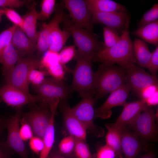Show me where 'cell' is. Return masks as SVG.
<instances>
[{
  "label": "cell",
  "instance_id": "cell-1",
  "mask_svg": "<svg viewBox=\"0 0 158 158\" xmlns=\"http://www.w3.org/2000/svg\"><path fill=\"white\" fill-rule=\"evenodd\" d=\"M128 24L121 33L119 40L114 45L104 48L95 53L92 61L114 64L126 67L137 63Z\"/></svg>",
  "mask_w": 158,
  "mask_h": 158
},
{
  "label": "cell",
  "instance_id": "cell-2",
  "mask_svg": "<svg viewBox=\"0 0 158 158\" xmlns=\"http://www.w3.org/2000/svg\"><path fill=\"white\" fill-rule=\"evenodd\" d=\"M95 73V101L111 93L126 82L124 67L102 63Z\"/></svg>",
  "mask_w": 158,
  "mask_h": 158
},
{
  "label": "cell",
  "instance_id": "cell-3",
  "mask_svg": "<svg viewBox=\"0 0 158 158\" xmlns=\"http://www.w3.org/2000/svg\"><path fill=\"white\" fill-rule=\"evenodd\" d=\"M65 30L73 37L77 52L85 58L91 61L95 54L104 48L94 33L84 28L75 26L68 17L63 22Z\"/></svg>",
  "mask_w": 158,
  "mask_h": 158
},
{
  "label": "cell",
  "instance_id": "cell-4",
  "mask_svg": "<svg viewBox=\"0 0 158 158\" xmlns=\"http://www.w3.org/2000/svg\"><path fill=\"white\" fill-rule=\"evenodd\" d=\"M76 63L72 71L73 80L71 86L73 91L77 92L82 97L89 94L95 95V73L92 61L77 52L75 58Z\"/></svg>",
  "mask_w": 158,
  "mask_h": 158
},
{
  "label": "cell",
  "instance_id": "cell-5",
  "mask_svg": "<svg viewBox=\"0 0 158 158\" xmlns=\"http://www.w3.org/2000/svg\"><path fill=\"white\" fill-rule=\"evenodd\" d=\"M41 59L33 54L19 59L14 68L4 75L7 83L27 93H30L28 77L29 72L39 68Z\"/></svg>",
  "mask_w": 158,
  "mask_h": 158
},
{
  "label": "cell",
  "instance_id": "cell-6",
  "mask_svg": "<svg viewBox=\"0 0 158 158\" xmlns=\"http://www.w3.org/2000/svg\"><path fill=\"white\" fill-rule=\"evenodd\" d=\"M95 96L89 94L82 97L76 105L71 108V111L77 119L94 136L100 138L104 135L105 130L94 122L95 102Z\"/></svg>",
  "mask_w": 158,
  "mask_h": 158
},
{
  "label": "cell",
  "instance_id": "cell-7",
  "mask_svg": "<svg viewBox=\"0 0 158 158\" xmlns=\"http://www.w3.org/2000/svg\"><path fill=\"white\" fill-rule=\"evenodd\" d=\"M156 114L148 107L126 128L132 130L143 141H155L157 140Z\"/></svg>",
  "mask_w": 158,
  "mask_h": 158
},
{
  "label": "cell",
  "instance_id": "cell-8",
  "mask_svg": "<svg viewBox=\"0 0 158 158\" xmlns=\"http://www.w3.org/2000/svg\"><path fill=\"white\" fill-rule=\"evenodd\" d=\"M37 95L41 97L42 103L48 104L52 99L58 97L61 99H66L70 97L73 91L71 86L63 80L51 77H46L40 85L33 86Z\"/></svg>",
  "mask_w": 158,
  "mask_h": 158
},
{
  "label": "cell",
  "instance_id": "cell-9",
  "mask_svg": "<svg viewBox=\"0 0 158 158\" xmlns=\"http://www.w3.org/2000/svg\"><path fill=\"white\" fill-rule=\"evenodd\" d=\"M62 2L64 8L69 12L70 19L73 25L94 33L92 14L85 0H65Z\"/></svg>",
  "mask_w": 158,
  "mask_h": 158
},
{
  "label": "cell",
  "instance_id": "cell-10",
  "mask_svg": "<svg viewBox=\"0 0 158 158\" xmlns=\"http://www.w3.org/2000/svg\"><path fill=\"white\" fill-rule=\"evenodd\" d=\"M21 113V107L18 108L16 114L6 121V126L8 135L6 143L21 158H29L27 150L19 132V122Z\"/></svg>",
  "mask_w": 158,
  "mask_h": 158
},
{
  "label": "cell",
  "instance_id": "cell-11",
  "mask_svg": "<svg viewBox=\"0 0 158 158\" xmlns=\"http://www.w3.org/2000/svg\"><path fill=\"white\" fill-rule=\"evenodd\" d=\"M63 3L56 5L54 15L51 20L48 23H44L42 24L41 29L38 32L36 44V50L38 55L48 50L49 38L53 29L63 23L68 17L64 11Z\"/></svg>",
  "mask_w": 158,
  "mask_h": 158
},
{
  "label": "cell",
  "instance_id": "cell-12",
  "mask_svg": "<svg viewBox=\"0 0 158 158\" xmlns=\"http://www.w3.org/2000/svg\"><path fill=\"white\" fill-rule=\"evenodd\" d=\"M51 115L48 104L41 103V105L37 109L26 114L23 119L30 126L35 136L43 139Z\"/></svg>",
  "mask_w": 158,
  "mask_h": 158
},
{
  "label": "cell",
  "instance_id": "cell-13",
  "mask_svg": "<svg viewBox=\"0 0 158 158\" xmlns=\"http://www.w3.org/2000/svg\"><path fill=\"white\" fill-rule=\"evenodd\" d=\"M0 97L8 105L18 108L28 104L42 102L40 95L25 92L7 83L0 87Z\"/></svg>",
  "mask_w": 158,
  "mask_h": 158
},
{
  "label": "cell",
  "instance_id": "cell-14",
  "mask_svg": "<svg viewBox=\"0 0 158 158\" xmlns=\"http://www.w3.org/2000/svg\"><path fill=\"white\" fill-rule=\"evenodd\" d=\"M124 68L126 83L130 87L131 91L138 96L144 88L152 85L158 84L156 76L149 74L134 64Z\"/></svg>",
  "mask_w": 158,
  "mask_h": 158
},
{
  "label": "cell",
  "instance_id": "cell-15",
  "mask_svg": "<svg viewBox=\"0 0 158 158\" xmlns=\"http://www.w3.org/2000/svg\"><path fill=\"white\" fill-rule=\"evenodd\" d=\"M131 89L126 83L110 93L103 104L95 109L94 119H107L112 114L111 109L118 106H124Z\"/></svg>",
  "mask_w": 158,
  "mask_h": 158
},
{
  "label": "cell",
  "instance_id": "cell-16",
  "mask_svg": "<svg viewBox=\"0 0 158 158\" xmlns=\"http://www.w3.org/2000/svg\"><path fill=\"white\" fill-rule=\"evenodd\" d=\"M130 18L125 11L97 13L92 14L93 24L100 23L113 28L119 33L129 24Z\"/></svg>",
  "mask_w": 158,
  "mask_h": 158
},
{
  "label": "cell",
  "instance_id": "cell-17",
  "mask_svg": "<svg viewBox=\"0 0 158 158\" xmlns=\"http://www.w3.org/2000/svg\"><path fill=\"white\" fill-rule=\"evenodd\" d=\"M60 100L59 104L65 129L70 135L86 140L87 129L73 114L66 99Z\"/></svg>",
  "mask_w": 158,
  "mask_h": 158
},
{
  "label": "cell",
  "instance_id": "cell-18",
  "mask_svg": "<svg viewBox=\"0 0 158 158\" xmlns=\"http://www.w3.org/2000/svg\"><path fill=\"white\" fill-rule=\"evenodd\" d=\"M148 107L140 99L135 102L126 103L116 122L109 124L112 127L119 130L126 128Z\"/></svg>",
  "mask_w": 158,
  "mask_h": 158
},
{
  "label": "cell",
  "instance_id": "cell-19",
  "mask_svg": "<svg viewBox=\"0 0 158 158\" xmlns=\"http://www.w3.org/2000/svg\"><path fill=\"white\" fill-rule=\"evenodd\" d=\"M120 130L123 153L126 158H137L143 148L141 140L134 132L126 128Z\"/></svg>",
  "mask_w": 158,
  "mask_h": 158
},
{
  "label": "cell",
  "instance_id": "cell-20",
  "mask_svg": "<svg viewBox=\"0 0 158 158\" xmlns=\"http://www.w3.org/2000/svg\"><path fill=\"white\" fill-rule=\"evenodd\" d=\"M60 101L59 98L55 97L48 103L51 112V117L43 138L44 146L40 153L39 158H47L51 150L54 141V117Z\"/></svg>",
  "mask_w": 158,
  "mask_h": 158
},
{
  "label": "cell",
  "instance_id": "cell-21",
  "mask_svg": "<svg viewBox=\"0 0 158 158\" xmlns=\"http://www.w3.org/2000/svg\"><path fill=\"white\" fill-rule=\"evenodd\" d=\"M11 43L17 51L19 58L26 55L33 54L36 50V44L34 43L20 28L17 27Z\"/></svg>",
  "mask_w": 158,
  "mask_h": 158
},
{
  "label": "cell",
  "instance_id": "cell-22",
  "mask_svg": "<svg viewBox=\"0 0 158 158\" xmlns=\"http://www.w3.org/2000/svg\"><path fill=\"white\" fill-rule=\"evenodd\" d=\"M38 12L35 5L33 4L29 10L22 17L23 25L21 29L26 35L35 44H36L38 32L36 30Z\"/></svg>",
  "mask_w": 158,
  "mask_h": 158
},
{
  "label": "cell",
  "instance_id": "cell-23",
  "mask_svg": "<svg viewBox=\"0 0 158 158\" xmlns=\"http://www.w3.org/2000/svg\"><path fill=\"white\" fill-rule=\"evenodd\" d=\"M89 9L92 14L113 11H126L122 4L111 0H85Z\"/></svg>",
  "mask_w": 158,
  "mask_h": 158
},
{
  "label": "cell",
  "instance_id": "cell-24",
  "mask_svg": "<svg viewBox=\"0 0 158 158\" xmlns=\"http://www.w3.org/2000/svg\"><path fill=\"white\" fill-rule=\"evenodd\" d=\"M71 36L70 33L68 31L61 29L59 25L56 26L49 35L48 50L59 53Z\"/></svg>",
  "mask_w": 158,
  "mask_h": 158
},
{
  "label": "cell",
  "instance_id": "cell-25",
  "mask_svg": "<svg viewBox=\"0 0 158 158\" xmlns=\"http://www.w3.org/2000/svg\"><path fill=\"white\" fill-rule=\"evenodd\" d=\"M132 34L145 42L158 46V20L138 28L132 32Z\"/></svg>",
  "mask_w": 158,
  "mask_h": 158
},
{
  "label": "cell",
  "instance_id": "cell-26",
  "mask_svg": "<svg viewBox=\"0 0 158 158\" xmlns=\"http://www.w3.org/2000/svg\"><path fill=\"white\" fill-rule=\"evenodd\" d=\"M19 59V55L11 42L4 49L0 57L4 75L14 68Z\"/></svg>",
  "mask_w": 158,
  "mask_h": 158
},
{
  "label": "cell",
  "instance_id": "cell-27",
  "mask_svg": "<svg viewBox=\"0 0 158 158\" xmlns=\"http://www.w3.org/2000/svg\"><path fill=\"white\" fill-rule=\"evenodd\" d=\"M105 126L107 130L105 137L106 144L114 150L116 158H123L120 130L114 128L109 124H105Z\"/></svg>",
  "mask_w": 158,
  "mask_h": 158
},
{
  "label": "cell",
  "instance_id": "cell-28",
  "mask_svg": "<svg viewBox=\"0 0 158 158\" xmlns=\"http://www.w3.org/2000/svg\"><path fill=\"white\" fill-rule=\"evenodd\" d=\"M133 44L137 63L146 68L152 55L148 45L145 42L138 38L134 40Z\"/></svg>",
  "mask_w": 158,
  "mask_h": 158
},
{
  "label": "cell",
  "instance_id": "cell-29",
  "mask_svg": "<svg viewBox=\"0 0 158 158\" xmlns=\"http://www.w3.org/2000/svg\"><path fill=\"white\" fill-rule=\"evenodd\" d=\"M76 138L69 135L63 138L59 145V151L65 157L71 158L74 154Z\"/></svg>",
  "mask_w": 158,
  "mask_h": 158
},
{
  "label": "cell",
  "instance_id": "cell-30",
  "mask_svg": "<svg viewBox=\"0 0 158 158\" xmlns=\"http://www.w3.org/2000/svg\"><path fill=\"white\" fill-rule=\"evenodd\" d=\"M116 30L104 26L103 28V35L104 48H109L115 44L120 39V35Z\"/></svg>",
  "mask_w": 158,
  "mask_h": 158
},
{
  "label": "cell",
  "instance_id": "cell-31",
  "mask_svg": "<svg viewBox=\"0 0 158 158\" xmlns=\"http://www.w3.org/2000/svg\"><path fill=\"white\" fill-rule=\"evenodd\" d=\"M41 59L40 70L46 71L50 67L59 62L58 53L48 50Z\"/></svg>",
  "mask_w": 158,
  "mask_h": 158
},
{
  "label": "cell",
  "instance_id": "cell-32",
  "mask_svg": "<svg viewBox=\"0 0 158 158\" xmlns=\"http://www.w3.org/2000/svg\"><path fill=\"white\" fill-rule=\"evenodd\" d=\"M74 154L76 158H94L86 140L76 138Z\"/></svg>",
  "mask_w": 158,
  "mask_h": 158
},
{
  "label": "cell",
  "instance_id": "cell-33",
  "mask_svg": "<svg viewBox=\"0 0 158 158\" xmlns=\"http://www.w3.org/2000/svg\"><path fill=\"white\" fill-rule=\"evenodd\" d=\"M55 0H43L41 3V10L38 12V19L44 20L49 18L54 11L56 6Z\"/></svg>",
  "mask_w": 158,
  "mask_h": 158
},
{
  "label": "cell",
  "instance_id": "cell-34",
  "mask_svg": "<svg viewBox=\"0 0 158 158\" xmlns=\"http://www.w3.org/2000/svg\"><path fill=\"white\" fill-rule=\"evenodd\" d=\"M77 50L74 45L64 47L58 53L59 62L62 65H66L75 58Z\"/></svg>",
  "mask_w": 158,
  "mask_h": 158
},
{
  "label": "cell",
  "instance_id": "cell-35",
  "mask_svg": "<svg viewBox=\"0 0 158 158\" xmlns=\"http://www.w3.org/2000/svg\"><path fill=\"white\" fill-rule=\"evenodd\" d=\"M17 27L14 25L0 32V57L5 48L11 42Z\"/></svg>",
  "mask_w": 158,
  "mask_h": 158
},
{
  "label": "cell",
  "instance_id": "cell-36",
  "mask_svg": "<svg viewBox=\"0 0 158 158\" xmlns=\"http://www.w3.org/2000/svg\"><path fill=\"white\" fill-rule=\"evenodd\" d=\"M158 19V4H154L143 15L138 23V28L152 23Z\"/></svg>",
  "mask_w": 158,
  "mask_h": 158
},
{
  "label": "cell",
  "instance_id": "cell-37",
  "mask_svg": "<svg viewBox=\"0 0 158 158\" xmlns=\"http://www.w3.org/2000/svg\"><path fill=\"white\" fill-rule=\"evenodd\" d=\"M49 75L48 72L44 70H38L33 69L29 72L28 77V84L33 86H37L41 84L47 76Z\"/></svg>",
  "mask_w": 158,
  "mask_h": 158
},
{
  "label": "cell",
  "instance_id": "cell-38",
  "mask_svg": "<svg viewBox=\"0 0 158 158\" xmlns=\"http://www.w3.org/2000/svg\"><path fill=\"white\" fill-rule=\"evenodd\" d=\"M49 75L56 79L63 80L64 78L66 71H71L66 66L61 64L59 62L48 68L46 70Z\"/></svg>",
  "mask_w": 158,
  "mask_h": 158
},
{
  "label": "cell",
  "instance_id": "cell-39",
  "mask_svg": "<svg viewBox=\"0 0 158 158\" xmlns=\"http://www.w3.org/2000/svg\"><path fill=\"white\" fill-rule=\"evenodd\" d=\"M4 14L7 18L14 25L22 29L23 25V17L16 11L12 8H3Z\"/></svg>",
  "mask_w": 158,
  "mask_h": 158
},
{
  "label": "cell",
  "instance_id": "cell-40",
  "mask_svg": "<svg viewBox=\"0 0 158 158\" xmlns=\"http://www.w3.org/2000/svg\"><path fill=\"white\" fill-rule=\"evenodd\" d=\"M146 68H147L151 73V74L157 76L158 70V46L152 53V55L150 60L147 64Z\"/></svg>",
  "mask_w": 158,
  "mask_h": 158
},
{
  "label": "cell",
  "instance_id": "cell-41",
  "mask_svg": "<svg viewBox=\"0 0 158 158\" xmlns=\"http://www.w3.org/2000/svg\"><path fill=\"white\" fill-rule=\"evenodd\" d=\"M31 1L27 0H0V7L18 8L30 3Z\"/></svg>",
  "mask_w": 158,
  "mask_h": 158
},
{
  "label": "cell",
  "instance_id": "cell-42",
  "mask_svg": "<svg viewBox=\"0 0 158 158\" xmlns=\"http://www.w3.org/2000/svg\"><path fill=\"white\" fill-rule=\"evenodd\" d=\"M115 152L111 147L106 144L101 147L98 149L97 158H115Z\"/></svg>",
  "mask_w": 158,
  "mask_h": 158
},
{
  "label": "cell",
  "instance_id": "cell-43",
  "mask_svg": "<svg viewBox=\"0 0 158 158\" xmlns=\"http://www.w3.org/2000/svg\"><path fill=\"white\" fill-rule=\"evenodd\" d=\"M29 146L34 152L37 154L40 153L44 146L43 140L36 136L33 137L30 140Z\"/></svg>",
  "mask_w": 158,
  "mask_h": 158
},
{
  "label": "cell",
  "instance_id": "cell-44",
  "mask_svg": "<svg viewBox=\"0 0 158 158\" xmlns=\"http://www.w3.org/2000/svg\"><path fill=\"white\" fill-rule=\"evenodd\" d=\"M158 91V84L152 85L142 89L140 92L139 96L143 100L148 98Z\"/></svg>",
  "mask_w": 158,
  "mask_h": 158
},
{
  "label": "cell",
  "instance_id": "cell-45",
  "mask_svg": "<svg viewBox=\"0 0 158 158\" xmlns=\"http://www.w3.org/2000/svg\"><path fill=\"white\" fill-rule=\"evenodd\" d=\"M20 134L23 141L30 140L33 136V132L30 126L25 122L20 128Z\"/></svg>",
  "mask_w": 158,
  "mask_h": 158
},
{
  "label": "cell",
  "instance_id": "cell-46",
  "mask_svg": "<svg viewBox=\"0 0 158 158\" xmlns=\"http://www.w3.org/2000/svg\"><path fill=\"white\" fill-rule=\"evenodd\" d=\"M14 152L6 142H0V158H10Z\"/></svg>",
  "mask_w": 158,
  "mask_h": 158
},
{
  "label": "cell",
  "instance_id": "cell-47",
  "mask_svg": "<svg viewBox=\"0 0 158 158\" xmlns=\"http://www.w3.org/2000/svg\"><path fill=\"white\" fill-rule=\"evenodd\" d=\"M143 101L149 107H151L157 105L158 103V91L150 97Z\"/></svg>",
  "mask_w": 158,
  "mask_h": 158
},
{
  "label": "cell",
  "instance_id": "cell-48",
  "mask_svg": "<svg viewBox=\"0 0 158 158\" xmlns=\"http://www.w3.org/2000/svg\"><path fill=\"white\" fill-rule=\"evenodd\" d=\"M47 158H65L59 150H51Z\"/></svg>",
  "mask_w": 158,
  "mask_h": 158
},
{
  "label": "cell",
  "instance_id": "cell-49",
  "mask_svg": "<svg viewBox=\"0 0 158 158\" xmlns=\"http://www.w3.org/2000/svg\"><path fill=\"white\" fill-rule=\"evenodd\" d=\"M139 158H156L154 152L152 150L145 153Z\"/></svg>",
  "mask_w": 158,
  "mask_h": 158
},
{
  "label": "cell",
  "instance_id": "cell-50",
  "mask_svg": "<svg viewBox=\"0 0 158 158\" xmlns=\"http://www.w3.org/2000/svg\"><path fill=\"white\" fill-rule=\"evenodd\" d=\"M4 14V11L3 8L0 9V23L1 21L2 17Z\"/></svg>",
  "mask_w": 158,
  "mask_h": 158
},
{
  "label": "cell",
  "instance_id": "cell-51",
  "mask_svg": "<svg viewBox=\"0 0 158 158\" xmlns=\"http://www.w3.org/2000/svg\"><path fill=\"white\" fill-rule=\"evenodd\" d=\"M1 124H2V121L0 119V128H1Z\"/></svg>",
  "mask_w": 158,
  "mask_h": 158
}]
</instances>
